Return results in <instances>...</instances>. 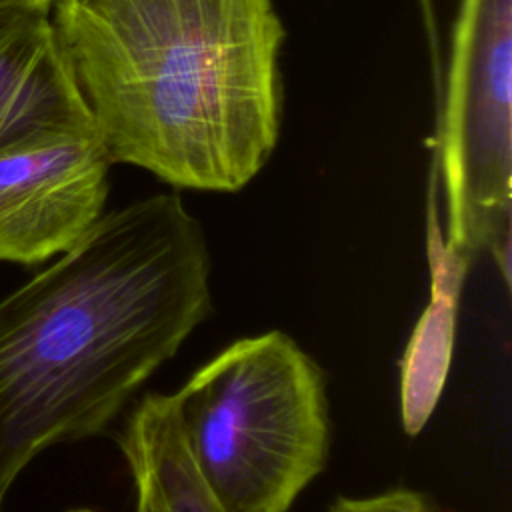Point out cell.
<instances>
[{
  "label": "cell",
  "instance_id": "obj_1",
  "mask_svg": "<svg viewBox=\"0 0 512 512\" xmlns=\"http://www.w3.org/2000/svg\"><path fill=\"white\" fill-rule=\"evenodd\" d=\"M212 312L210 250L174 192L104 212L0 300V512L46 448L96 436Z\"/></svg>",
  "mask_w": 512,
  "mask_h": 512
},
{
  "label": "cell",
  "instance_id": "obj_2",
  "mask_svg": "<svg viewBox=\"0 0 512 512\" xmlns=\"http://www.w3.org/2000/svg\"><path fill=\"white\" fill-rule=\"evenodd\" d=\"M52 22L112 164L238 192L282 126L274 0H56Z\"/></svg>",
  "mask_w": 512,
  "mask_h": 512
},
{
  "label": "cell",
  "instance_id": "obj_3",
  "mask_svg": "<svg viewBox=\"0 0 512 512\" xmlns=\"http://www.w3.org/2000/svg\"><path fill=\"white\" fill-rule=\"evenodd\" d=\"M172 400L188 456L224 512H288L326 466V378L282 330L232 342Z\"/></svg>",
  "mask_w": 512,
  "mask_h": 512
},
{
  "label": "cell",
  "instance_id": "obj_4",
  "mask_svg": "<svg viewBox=\"0 0 512 512\" xmlns=\"http://www.w3.org/2000/svg\"><path fill=\"white\" fill-rule=\"evenodd\" d=\"M436 176L442 254L464 274L488 252L510 284L512 0H460L448 58Z\"/></svg>",
  "mask_w": 512,
  "mask_h": 512
},
{
  "label": "cell",
  "instance_id": "obj_5",
  "mask_svg": "<svg viewBox=\"0 0 512 512\" xmlns=\"http://www.w3.org/2000/svg\"><path fill=\"white\" fill-rule=\"evenodd\" d=\"M110 158L98 136H52L0 150V260L42 264L104 214Z\"/></svg>",
  "mask_w": 512,
  "mask_h": 512
},
{
  "label": "cell",
  "instance_id": "obj_6",
  "mask_svg": "<svg viewBox=\"0 0 512 512\" xmlns=\"http://www.w3.org/2000/svg\"><path fill=\"white\" fill-rule=\"evenodd\" d=\"M52 136H96L50 12L0 10V150Z\"/></svg>",
  "mask_w": 512,
  "mask_h": 512
},
{
  "label": "cell",
  "instance_id": "obj_7",
  "mask_svg": "<svg viewBox=\"0 0 512 512\" xmlns=\"http://www.w3.org/2000/svg\"><path fill=\"white\" fill-rule=\"evenodd\" d=\"M118 446L134 482V512H224L188 456L172 394L142 396Z\"/></svg>",
  "mask_w": 512,
  "mask_h": 512
},
{
  "label": "cell",
  "instance_id": "obj_8",
  "mask_svg": "<svg viewBox=\"0 0 512 512\" xmlns=\"http://www.w3.org/2000/svg\"><path fill=\"white\" fill-rule=\"evenodd\" d=\"M328 512H436L430 500L408 488H392L376 496L348 498L338 496Z\"/></svg>",
  "mask_w": 512,
  "mask_h": 512
},
{
  "label": "cell",
  "instance_id": "obj_9",
  "mask_svg": "<svg viewBox=\"0 0 512 512\" xmlns=\"http://www.w3.org/2000/svg\"><path fill=\"white\" fill-rule=\"evenodd\" d=\"M56 0H0L2 8H26V10H40V12H52Z\"/></svg>",
  "mask_w": 512,
  "mask_h": 512
},
{
  "label": "cell",
  "instance_id": "obj_10",
  "mask_svg": "<svg viewBox=\"0 0 512 512\" xmlns=\"http://www.w3.org/2000/svg\"><path fill=\"white\" fill-rule=\"evenodd\" d=\"M70 512H94V510H88V508H76V510H70Z\"/></svg>",
  "mask_w": 512,
  "mask_h": 512
}]
</instances>
